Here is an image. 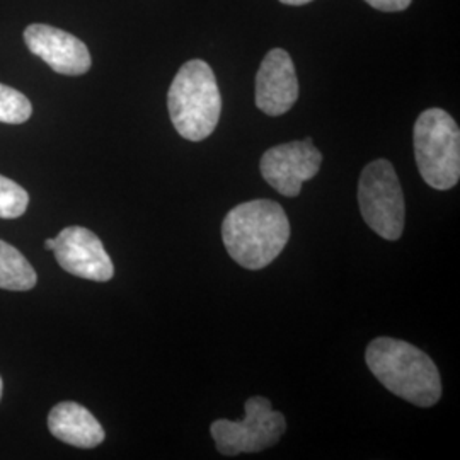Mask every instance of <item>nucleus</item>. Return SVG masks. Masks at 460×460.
<instances>
[{
  "label": "nucleus",
  "mask_w": 460,
  "mask_h": 460,
  "mask_svg": "<svg viewBox=\"0 0 460 460\" xmlns=\"http://www.w3.org/2000/svg\"><path fill=\"white\" fill-rule=\"evenodd\" d=\"M230 258L247 270L273 263L290 239L285 210L271 199H252L234 207L222 224Z\"/></svg>",
  "instance_id": "obj_1"
},
{
  "label": "nucleus",
  "mask_w": 460,
  "mask_h": 460,
  "mask_svg": "<svg viewBox=\"0 0 460 460\" xmlns=\"http://www.w3.org/2000/svg\"><path fill=\"white\" fill-rule=\"evenodd\" d=\"M365 360L385 389L420 408H429L442 397L437 365L420 348L393 338H377L367 346Z\"/></svg>",
  "instance_id": "obj_2"
},
{
  "label": "nucleus",
  "mask_w": 460,
  "mask_h": 460,
  "mask_svg": "<svg viewBox=\"0 0 460 460\" xmlns=\"http://www.w3.org/2000/svg\"><path fill=\"white\" fill-rule=\"evenodd\" d=\"M167 108L176 132L191 142H201L214 133L222 96L214 70L203 60H190L178 70L167 93Z\"/></svg>",
  "instance_id": "obj_3"
},
{
  "label": "nucleus",
  "mask_w": 460,
  "mask_h": 460,
  "mask_svg": "<svg viewBox=\"0 0 460 460\" xmlns=\"http://www.w3.org/2000/svg\"><path fill=\"white\" fill-rule=\"evenodd\" d=\"M414 155L421 178L435 190H450L460 178V130L440 108L418 116L414 125Z\"/></svg>",
  "instance_id": "obj_4"
},
{
  "label": "nucleus",
  "mask_w": 460,
  "mask_h": 460,
  "mask_svg": "<svg viewBox=\"0 0 460 460\" xmlns=\"http://www.w3.org/2000/svg\"><path fill=\"white\" fill-rule=\"evenodd\" d=\"M363 220L380 237L397 241L404 230V198L394 165L378 159L367 165L358 182Z\"/></svg>",
  "instance_id": "obj_5"
},
{
  "label": "nucleus",
  "mask_w": 460,
  "mask_h": 460,
  "mask_svg": "<svg viewBox=\"0 0 460 460\" xmlns=\"http://www.w3.org/2000/svg\"><path fill=\"white\" fill-rule=\"evenodd\" d=\"M287 429L285 416L271 408L266 397H249L246 401V418L243 421L218 420L212 423L217 450L224 456L252 454L279 444Z\"/></svg>",
  "instance_id": "obj_6"
},
{
  "label": "nucleus",
  "mask_w": 460,
  "mask_h": 460,
  "mask_svg": "<svg viewBox=\"0 0 460 460\" xmlns=\"http://www.w3.org/2000/svg\"><path fill=\"white\" fill-rule=\"evenodd\" d=\"M323 155L313 138L283 144L266 150L261 157V176L283 197L294 198L302 184L319 172Z\"/></svg>",
  "instance_id": "obj_7"
},
{
  "label": "nucleus",
  "mask_w": 460,
  "mask_h": 460,
  "mask_svg": "<svg viewBox=\"0 0 460 460\" xmlns=\"http://www.w3.org/2000/svg\"><path fill=\"white\" fill-rule=\"evenodd\" d=\"M55 258L66 273L93 281H110L115 266L94 232L72 226L55 237Z\"/></svg>",
  "instance_id": "obj_8"
},
{
  "label": "nucleus",
  "mask_w": 460,
  "mask_h": 460,
  "mask_svg": "<svg viewBox=\"0 0 460 460\" xmlns=\"http://www.w3.org/2000/svg\"><path fill=\"white\" fill-rule=\"evenodd\" d=\"M24 43L53 72L62 75H84L93 66L91 53L84 41L49 24H30L24 30Z\"/></svg>",
  "instance_id": "obj_9"
},
{
  "label": "nucleus",
  "mask_w": 460,
  "mask_h": 460,
  "mask_svg": "<svg viewBox=\"0 0 460 460\" xmlns=\"http://www.w3.org/2000/svg\"><path fill=\"white\" fill-rule=\"evenodd\" d=\"M298 99L296 66L285 49L268 51L256 75V106L270 116L288 113Z\"/></svg>",
  "instance_id": "obj_10"
},
{
  "label": "nucleus",
  "mask_w": 460,
  "mask_h": 460,
  "mask_svg": "<svg viewBox=\"0 0 460 460\" xmlns=\"http://www.w3.org/2000/svg\"><path fill=\"white\" fill-rule=\"evenodd\" d=\"M49 428L55 438L79 448H94L104 440V429L93 412L72 401L60 402L51 410Z\"/></svg>",
  "instance_id": "obj_11"
},
{
  "label": "nucleus",
  "mask_w": 460,
  "mask_h": 460,
  "mask_svg": "<svg viewBox=\"0 0 460 460\" xmlns=\"http://www.w3.org/2000/svg\"><path fill=\"white\" fill-rule=\"evenodd\" d=\"M36 281V271L22 252L0 239V288L26 292L33 288Z\"/></svg>",
  "instance_id": "obj_12"
},
{
  "label": "nucleus",
  "mask_w": 460,
  "mask_h": 460,
  "mask_svg": "<svg viewBox=\"0 0 460 460\" xmlns=\"http://www.w3.org/2000/svg\"><path fill=\"white\" fill-rule=\"evenodd\" d=\"M33 115L31 101L14 87L0 84V123L21 125Z\"/></svg>",
  "instance_id": "obj_13"
},
{
  "label": "nucleus",
  "mask_w": 460,
  "mask_h": 460,
  "mask_svg": "<svg viewBox=\"0 0 460 460\" xmlns=\"http://www.w3.org/2000/svg\"><path fill=\"white\" fill-rule=\"evenodd\" d=\"M30 205L28 191L16 181L0 176V218L14 220L26 212Z\"/></svg>",
  "instance_id": "obj_14"
},
{
  "label": "nucleus",
  "mask_w": 460,
  "mask_h": 460,
  "mask_svg": "<svg viewBox=\"0 0 460 460\" xmlns=\"http://www.w3.org/2000/svg\"><path fill=\"white\" fill-rule=\"evenodd\" d=\"M374 9L384 11V13H399L411 5L412 0H365Z\"/></svg>",
  "instance_id": "obj_15"
},
{
  "label": "nucleus",
  "mask_w": 460,
  "mask_h": 460,
  "mask_svg": "<svg viewBox=\"0 0 460 460\" xmlns=\"http://www.w3.org/2000/svg\"><path fill=\"white\" fill-rule=\"evenodd\" d=\"M279 2H283L287 5H304V4H309L313 0H279Z\"/></svg>",
  "instance_id": "obj_16"
},
{
  "label": "nucleus",
  "mask_w": 460,
  "mask_h": 460,
  "mask_svg": "<svg viewBox=\"0 0 460 460\" xmlns=\"http://www.w3.org/2000/svg\"><path fill=\"white\" fill-rule=\"evenodd\" d=\"M45 249L53 251V249H55V239H47V241H45Z\"/></svg>",
  "instance_id": "obj_17"
},
{
  "label": "nucleus",
  "mask_w": 460,
  "mask_h": 460,
  "mask_svg": "<svg viewBox=\"0 0 460 460\" xmlns=\"http://www.w3.org/2000/svg\"><path fill=\"white\" fill-rule=\"evenodd\" d=\"M0 397H2V377H0Z\"/></svg>",
  "instance_id": "obj_18"
}]
</instances>
